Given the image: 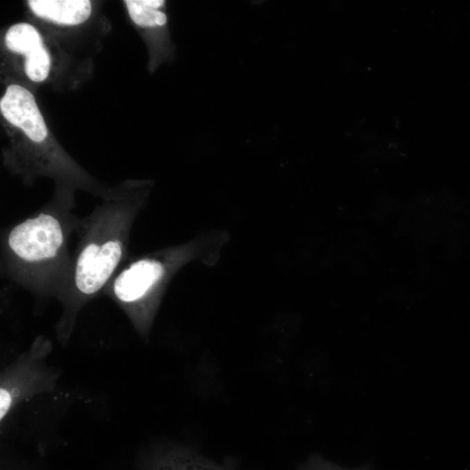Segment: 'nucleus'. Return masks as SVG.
Returning a JSON list of instances; mask_svg holds the SVG:
<instances>
[{
	"label": "nucleus",
	"instance_id": "obj_9",
	"mask_svg": "<svg viewBox=\"0 0 470 470\" xmlns=\"http://www.w3.org/2000/svg\"><path fill=\"white\" fill-rule=\"evenodd\" d=\"M12 404V396L8 390L0 389V419H4Z\"/></svg>",
	"mask_w": 470,
	"mask_h": 470
},
{
	"label": "nucleus",
	"instance_id": "obj_1",
	"mask_svg": "<svg viewBox=\"0 0 470 470\" xmlns=\"http://www.w3.org/2000/svg\"><path fill=\"white\" fill-rule=\"evenodd\" d=\"M72 208L68 199H59L6 231L1 256L6 278L37 295H61L73 264L70 239L81 219Z\"/></svg>",
	"mask_w": 470,
	"mask_h": 470
},
{
	"label": "nucleus",
	"instance_id": "obj_5",
	"mask_svg": "<svg viewBox=\"0 0 470 470\" xmlns=\"http://www.w3.org/2000/svg\"><path fill=\"white\" fill-rule=\"evenodd\" d=\"M5 41L10 51L26 56V73L32 81H46L51 68V57L35 26L26 23L11 26Z\"/></svg>",
	"mask_w": 470,
	"mask_h": 470
},
{
	"label": "nucleus",
	"instance_id": "obj_7",
	"mask_svg": "<svg viewBox=\"0 0 470 470\" xmlns=\"http://www.w3.org/2000/svg\"><path fill=\"white\" fill-rule=\"evenodd\" d=\"M162 0H126L130 17L136 25L142 28H162L168 18L159 8L165 6Z\"/></svg>",
	"mask_w": 470,
	"mask_h": 470
},
{
	"label": "nucleus",
	"instance_id": "obj_8",
	"mask_svg": "<svg viewBox=\"0 0 470 470\" xmlns=\"http://www.w3.org/2000/svg\"><path fill=\"white\" fill-rule=\"evenodd\" d=\"M299 470H371L368 467L362 468L349 469L328 461L319 456H313L308 461L303 463Z\"/></svg>",
	"mask_w": 470,
	"mask_h": 470
},
{
	"label": "nucleus",
	"instance_id": "obj_2",
	"mask_svg": "<svg viewBox=\"0 0 470 470\" xmlns=\"http://www.w3.org/2000/svg\"><path fill=\"white\" fill-rule=\"evenodd\" d=\"M144 206L143 197L115 195L81 218L71 276L59 297L73 306L104 291L128 258L133 226Z\"/></svg>",
	"mask_w": 470,
	"mask_h": 470
},
{
	"label": "nucleus",
	"instance_id": "obj_3",
	"mask_svg": "<svg viewBox=\"0 0 470 470\" xmlns=\"http://www.w3.org/2000/svg\"><path fill=\"white\" fill-rule=\"evenodd\" d=\"M226 233L201 235L183 244L139 256L117 273L104 293L149 324L172 280L183 266L195 261L213 266L226 242Z\"/></svg>",
	"mask_w": 470,
	"mask_h": 470
},
{
	"label": "nucleus",
	"instance_id": "obj_4",
	"mask_svg": "<svg viewBox=\"0 0 470 470\" xmlns=\"http://www.w3.org/2000/svg\"><path fill=\"white\" fill-rule=\"evenodd\" d=\"M0 111L6 121L21 128L31 141H44L48 126L37 106L35 96L28 89L11 85L0 101Z\"/></svg>",
	"mask_w": 470,
	"mask_h": 470
},
{
	"label": "nucleus",
	"instance_id": "obj_6",
	"mask_svg": "<svg viewBox=\"0 0 470 470\" xmlns=\"http://www.w3.org/2000/svg\"><path fill=\"white\" fill-rule=\"evenodd\" d=\"M28 5L39 18L65 26L82 24L92 12L88 0H30Z\"/></svg>",
	"mask_w": 470,
	"mask_h": 470
}]
</instances>
